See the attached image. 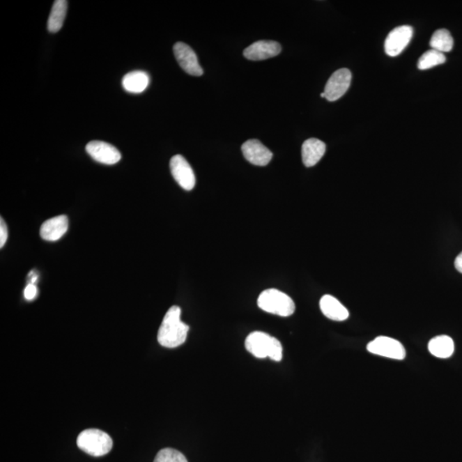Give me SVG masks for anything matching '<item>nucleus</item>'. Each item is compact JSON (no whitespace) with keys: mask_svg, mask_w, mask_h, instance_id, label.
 Instances as JSON below:
<instances>
[{"mask_svg":"<svg viewBox=\"0 0 462 462\" xmlns=\"http://www.w3.org/2000/svg\"><path fill=\"white\" fill-rule=\"evenodd\" d=\"M181 308L174 306L167 311L157 332L161 346L174 348L185 343L190 326L181 321Z\"/></svg>","mask_w":462,"mask_h":462,"instance_id":"obj_1","label":"nucleus"},{"mask_svg":"<svg viewBox=\"0 0 462 462\" xmlns=\"http://www.w3.org/2000/svg\"><path fill=\"white\" fill-rule=\"evenodd\" d=\"M247 351L259 359L269 357L270 359L280 362L283 358V346L277 338L261 332L249 334L245 341Z\"/></svg>","mask_w":462,"mask_h":462,"instance_id":"obj_2","label":"nucleus"},{"mask_svg":"<svg viewBox=\"0 0 462 462\" xmlns=\"http://www.w3.org/2000/svg\"><path fill=\"white\" fill-rule=\"evenodd\" d=\"M257 303L259 307L266 313L279 315L281 317L291 316L295 310L294 300L276 288L263 291L259 296Z\"/></svg>","mask_w":462,"mask_h":462,"instance_id":"obj_3","label":"nucleus"},{"mask_svg":"<svg viewBox=\"0 0 462 462\" xmlns=\"http://www.w3.org/2000/svg\"><path fill=\"white\" fill-rule=\"evenodd\" d=\"M77 442L79 449L95 457L106 456L114 446L110 436L98 429L82 431L78 436Z\"/></svg>","mask_w":462,"mask_h":462,"instance_id":"obj_4","label":"nucleus"},{"mask_svg":"<svg viewBox=\"0 0 462 462\" xmlns=\"http://www.w3.org/2000/svg\"><path fill=\"white\" fill-rule=\"evenodd\" d=\"M367 351L386 358L403 360L406 357L403 345L399 341L389 337H378L367 344Z\"/></svg>","mask_w":462,"mask_h":462,"instance_id":"obj_5","label":"nucleus"},{"mask_svg":"<svg viewBox=\"0 0 462 462\" xmlns=\"http://www.w3.org/2000/svg\"><path fill=\"white\" fill-rule=\"evenodd\" d=\"M414 33V29L409 25L399 26L394 29L387 36L385 50L390 57H396L408 47Z\"/></svg>","mask_w":462,"mask_h":462,"instance_id":"obj_6","label":"nucleus"},{"mask_svg":"<svg viewBox=\"0 0 462 462\" xmlns=\"http://www.w3.org/2000/svg\"><path fill=\"white\" fill-rule=\"evenodd\" d=\"M352 74L348 69H340L332 75L325 88V99L336 101L348 91L351 84Z\"/></svg>","mask_w":462,"mask_h":462,"instance_id":"obj_7","label":"nucleus"},{"mask_svg":"<svg viewBox=\"0 0 462 462\" xmlns=\"http://www.w3.org/2000/svg\"><path fill=\"white\" fill-rule=\"evenodd\" d=\"M170 168L172 176L176 182L183 187V190H192L197 183L194 172L192 167L182 155H175L171 157Z\"/></svg>","mask_w":462,"mask_h":462,"instance_id":"obj_8","label":"nucleus"},{"mask_svg":"<svg viewBox=\"0 0 462 462\" xmlns=\"http://www.w3.org/2000/svg\"><path fill=\"white\" fill-rule=\"evenodd\" d=\"M174 54L182 69L191 76L201 77L203 70L198 62L197 54L189 45L178 43L174 45Z\"/></svg>","mask_w":462,"mask_h":462,"instance_id":"obj_9","label":"nucleus"},{"mask_svg":"<svg viewBox=\"0 0 462 462\" xmlns=\"http://www.w3.org/2000/svg\"><path fill=\"white\" fill-rule=\"evenodd\" d=\"M86 151L96 160L104 164H115L121 160V153L114 146L101 141H93L86 146Z\"/></svg>","mask_w":462,"mask_h":462,"instance_id":"obj_10","label":"nucleus"},{"mask_svg":"<svg viewBox=\"0 0 462 462\" xmlns=\"http://www.w3.org/2000/svg\"><path fill=\"white\" fill-rule=\"evenodd\" d=\"M282 51L279 43L273 40H259L243 52L244 57L252 61H261L276 57Z\"/></svg>","mask_w":462,"mask_h":462,"instance_id":"obj_11","label":"nucleus"},{"mask_svg":"<svg viewBox=\"0 0 462 462\" xmlns=\"http://www.w3.org/2000/svg\"><path fill=\"white\" fill-rule=\"evenodd\" d=\"M242 151L245 159L249 163L258 167H265L272 160L273 154L259 140H249L242 146Z\"/></svg>","mask_w":462,"mask_h":462,"instance_id":"obj_12","label":"nucleus"},{"mask_svg":"<svg viewBox=\"0 0 462 462\" xmlns=\"http://www.w3.org/2000/svg\"><path fill=\"white\" fill-rule=\"evenodd\" d=\"M69 220L66 215L52 217L44 222L41 225L40 234L41 238L48 242L58 241L68 231Z\"/></svg>","mask_w":462,"mask_h":462,"instance_id":"obj_13","label":"nucleus"},{"mask_svg":"<svg viewBox=\"0 0 462 462\" xmlns=\"http://www.w3.org/2000/svg\"><path fill=\"white\" fill-rule=\"evenodd\" d=\"M319 307L326 318L334 321H344L349 317V311L339 300L330 295L323 296Z\"/></svg>","mask_w":462,"mask_h":462,"instance_id":"obj_14","label":"nucleus"},{"mask_svg":"<svg viewBox=\"0 0 462 462\" xmlns=\"http://www.w3.org/2000/svg\"><path fill=\"white\" fill-rule=\"evenodd\" d=\"M326 145L316 138L308 139L302 145V156L303 164L307 167H314L324 156Z\"/></svg>","mask_w":462,"mask_h":462,"instance_id":"obj_15","label":"nucleus"},{"mask_svg":"<svg viewBox=\"0 0 462 462\" xmlns=\"http://www.w3.org/2000/svg\"><path fill=\"white\" fill-rule=\"evenodd\" d=\"M149 76L144 71H132L123 78V87L127 92L140 93L144 92L149 85Z\"/></svg>","mask_w":462,"mask_h":462,"instance_id":"obj_16","label":"nucleus"},{"mask_svg":"<svg viewBox=\"0 0 462 462\" xmlns=\"http://www.w3.org/2000/svg\"><path fill=\"white\" fill-rule=\"evenodd\" d=\"M428 351L438 358H449L454 351V341L452 337L445 335L436 337L428 344Z\"/></svg>","mask_w":462,"mask_h":462,"instance_id":"obj_17","label":"nucleus"},{"mask_svg":"<svg viewBox=\"0 0 462 462\" xmlns=\"http://www.w3.org/2000/svg\"><path fill=\"white\" fill-rule=\"evenodd\" d=\"M68 8L66 0H57L52 6L47 22V29L50 33H57L63 27Z\"/></svg>","mask_w":462,"mask_h":462,"instance_id":"obj_18","label":"nucleus"},{"mask_svg":"<svg viewBox=\"0 0 462 462\" xmlns=\"http://www.w3.org/2000/svg\"><path fill=\"white\" fill-rule=\"evenodd\" d=\"M430 46L433 50L440 52L442 54L449 52L454 47V40L452 33L447 29L437 30L433 36H431Z\"/></svg>","mask_w":462,"mask_h":462,"instance_id":"obj_19","label":"nucleus"},{"mask_svg":"<svg viewBox=\"0 0 462 462\" xmlns=\"http://www.w3.org/2000/svg\"><path fill=\"white\" fill-rule=\"evenodd\" d=\"M445 62L446 57L445 54L431 49V50L424 52L422 57L419 58L417 66H418L419 70H424L442 65V63H445Z\"/></svg>","mask_w":462,"mask_h":462,"instance_id":"obj_20","label":"nucleus"},{"mask_svg":"<svg viewBox=\"0 0 462 462\" xmlns=\"http://www.w3.org/2000/svg\"><path fill=\"white\" fill-rule=\"evenodd\" d=\"M153 462H187L185 456L178 450L167 448L157 454Z\"/></svg>","mask_w":462,"mask_h":462,"instance_id":"obj_21","label":"nucleus"},{"mask_svg":"<svg viewBox=\"0 0 462 462\" xmlns=\"http://www.w3.org/2000/svg\"><path fill=\"white\" fill-rule=\"evenodd\" d=\"M8 238V229H7L6 222L1 217L0 220V247L5 246Z\"/></svg>","mask_w":462,"mask_h":462,"instance_id":"obj_22","label":"nucleus"},{"mask_svg":"<svg viewBox=\"0 0 462 462\" xmlns=\"http://www.w3.org/2000/svg\"><path fill=\"white\" fill-rule=\"evenodd\" d=\"M38 294L36 284H29L24 289V298L26 300H32L35 299Z\"/></svg>","mask_w":462,"mask_h":462,"instance_id":"obj_23","label":"nucleus"},{"mask_svg":"<svg viewBox=\"0 0 462 462\" xmlns=\"http://www.w3.org/2000/svg\"><path fill=\"white\" fill-rule=\"evenodd\" d=\"M454 268H456L458 272L462 273V252L458 255L456 261H454Z\"/></svg>","mask_w":462,"mask_h":462,"instance_id":"obj_24","label":"nucleus"},{"mask_svg":"<svg viewBox=\"0 0 462 462\" xmlns=\"http://www.w3.org/2000/svg\"><path fill=\"white\" fill-rule=\"evenodd\" d=\"M29 276H31V279H30V284H35L37 279H38V277L33 275V272H30Z\"/></svg>","mask_w":462,"mask_h":462,"instance_id":"obj_25","label":"nucleus"},{"mask_svg":"<svg viewBox=\"0 0 462 462\" xmlns=\"http://www.w3.org/2000/svg\"><path fill=\"white\" fill-rule=\"evenodd\" d=\"M321 96L322 98H325V93H322L321 95Z\"/></svg>","mask_w":462,"mask_h":462,"instance_id":"obj_26","label":"nucleus"}]
</instances>
